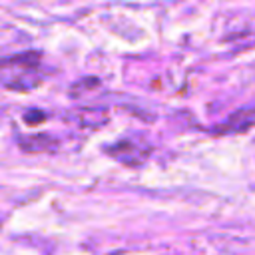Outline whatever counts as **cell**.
I'll use <instances>...</instances> for the list:
<instances>
[{
	"label": "cell",
	"instance_id": "3957f363",
	"mask_svg": "<svg viewBox=\"0 0 255 255\" xmlns=\"http://www.w3.org/2000/svg\"><path fill=\"white\" fill-rule=\"evenodd\" d=\"M255 124V108H245L227 118L225 124L217 126L213 131L215 133H235V131H245Z\"/></svg>",
	"mask_w": 255,
	"mask_h": 255
},
{
	"label": "cell",
	"instance_id": "6da1fadb",
	"mask_svg": "<svg viewBox=\"0 0 255 255\" xmlns=\"http://www.w3.org/2000/svg\"><path fill=\"white\" fill-rule=\"evenodd\" d=\"M0 68L14 70V76H10V80L6 82L8 88L32 90L42 82L40 76H38V68H40V54L38 52H24V54H18V56L2 58Z\"/></svg>",
	"mask_w": 255,
	"mask_h": 255
},
{
	"label": "cell",
	"instance_id": "7a4b0ae2",
	"mask_svg": "<svg viewBox=\"0 0 255 255\" xmlns=\"http://www.w3.org/2000/svg\"><path fill=\"white\" fill-rule=\"evenodd\" d=\"M108 153L114 155L116 159H120L122 163L137 165V163H141L147 157L149 145L139 143V141H131V139H120L118 143H114L112 147H108Z\"/></svg>",
	"mask_w": 255,
	"mask_h": 255
}]
</instances>
